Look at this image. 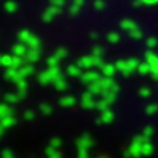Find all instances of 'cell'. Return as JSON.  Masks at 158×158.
I'll use <instances>...</instances> for the list:
<instances>
[{"mask_svg": "<svg viewBox=\"0 0 158 158\" xmlns=\"http://www.w3.org/2000/svg\"><path fill=\"white\" fill-rule=\"evenodd\" d=\"M142 154H143V155H151V154H152V145H151L149 142H145V143H143Z\"/></svg>", "mask_w": 158, "mask_h": 158, "instance_id": "obj_2", "label": "cell"}, {"mask_svg": "<svg viewBox=\"0 0 158 158\" xmlns=\"http://www.w3.org/2000/svg\"><path fill=\"white\" fill-rule=\"evenodd\" d=\"M142 3H145V5H155V3H158V0H142Z\"/></svg>", "mask_w": 158, "mask_h": 158, "instance_id": "obj_6", "label": "cell"}, {"mask_svg": "<svg viewBox=\"0 0 158 158\" xmlns=\"http://www.w3.org/2000/svg\"><path fill=\"white\" fill-rule=\"evenodd\" d=\"M158 110V106H155V104H152V106H149V107L147 108V111H148V114H154L155 111Z\"/></svg>", "mask_w": 158, "mask_h": 158, "instance_id": "obj_4", "label": "cell"}, {"mask_svg": "<svg viewBox=\"0 0 158 158\" xmlns=\"http://www.w3.org/2000/svg\"><path fill=\"white\" fill-rule=\"evenodd\" d=\"M147 44L149 45V47H155V45H157V41H155L154 38H149V40L147 41Z\"/></svg>", "mask_w": 158, "mask_h": 158, "instance_id": "obj_5", "label": "cell"}, {"mask_svg": "<svg viewBox=\"0 0 158 158\" xmlns=\"http://www.w3.org/2000/svg\"><path fill=\"white\" fill-rule=\"evenodd\" d=\"M138 70H139L142 75H147L148 72H151V69H149V64H148V63H141V64L138 66Z\"/></svg>", "mask_w": 158, "mask_h": 158, "instance_id": "obj_3", "label": "cell"}, {"mask_svg": "<svg viewBox=\"0 0 158 158\" xmlns=\"http://www.w3.org/2000/svg\"><path fill=\"white\" fill-rule=\"evenodd\" d=\"M142 95H149V89H142Z\"/></svg>", "mask_w": 158, "mask_h": 158, "instance_id": "obj_7", "label": "cell"}, {"mask_svg": "<svg viewBox=\"0 0 158 158\" xmlns=\"http://www.w3.org/2000/svg\"><path fill=\"white\" fill-rule=\"evenodd\" d=\"M147 63L149 64V69H151V73L154 75V78L158 79V56H155L154 53H148Z\"/></svg>", "mask_w": 158, "mask_h": 158, "instance_id": "obj_1", "label": "cell"}]
</instances>
